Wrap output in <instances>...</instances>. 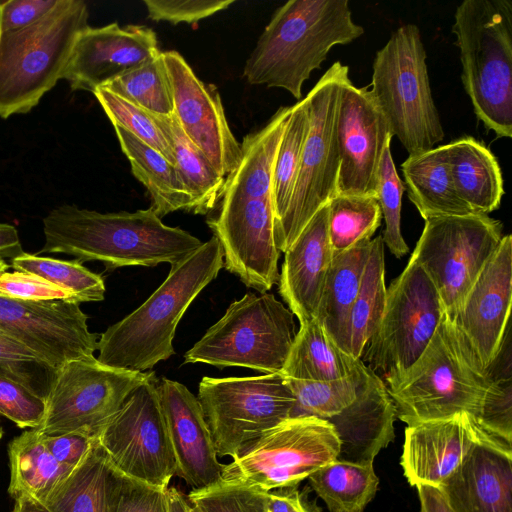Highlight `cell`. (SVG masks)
Instances as JSON below:
<instances>
[{"mask_svg": "<svg viewBox=\"0 0 512 512\" xmlns=\"http://www.w3.org/2000/svg\"><path fill=\"white\" fill-rule=\"evenodd\" d=\"M43 231L39 253H63L81 263L100 261L109 269L173 264L202 244L189 232L164 224L151 207L100 213L64 204L44 217Z\"/></svg>", "mask_w": 512, "mask_h": 512, "instance_id": "1", "label": "cell"}, {"mask_svg": "<svg viewBox=\"0 0 512 512\" xmlns=\"http://www.w3.org/2000/svg\"><path fill=\"white\" fill-rule=\"evenodd\" d=\"M364 33L348 0H290L276 9L244 66L253 85L282 88L301 100L302 87L335 45Z\"/></svg>", "mask_w": 512, "mask_h": 512, "instance_id": "2", "label": "cell"}, {"mask_svg": "<svg viewBox=\"0 0 512 512\" xmlns=\"http://www.w3.org/2000/svg\"><path fill=\"white\" fill-rule=\"evenodd\" d=\"M170 265L166 279L142 305L100 334L99 362L146 372L175 354L176 328L192 301L222 269L223 251L212 236Z\"/></svg>", "mask_w": 512, "mask_h": 512, "instance_id": "3", "label": "cell"}, {"mask_svg": "<svg viewBox=\"0 0 512 512\" xmlns=\"http://www.w3.org/2000/svg\"><path fill=\"white\" fill-rule=\"evenodd\" d=\"M458 343L444 315L421 356L403 373L382 379L396 417L409 425L466 412L479 418L493 383Z\"/></svg>", "mask_w": 512, "mask_h": 512, "instance_id": "4", "label": "cell"}, {"mask_svg": "<svg viewBox=\"0 0 512 512\" xmlns=\"http://www.w3.org/2000/svg\"><path fill=\"white\" fill-rule=\"evenodd\" d=\"M452 32L473 110L501 138L512 137V1L464 0Z\"/></svg>", "mask_w": 512, "mask_h": 512, "instance_id": "5", "label": "cell"}, {"mask_svg": "<svg viewBox=\"0 0 512 512\" xmlns=\"http://www.w3.org/2000/svg\"><path fill=\"white\" fill-rule=\"evenodd\" d=\"M88 17L85 1L58 0L36 23L0 34L1 118L30 112L62 79Z\"/></svg>", "mask_w": 512, "mask_h": 512, "instance_id": "6", "label": "cell"}, {"mask_svg": "<svg viewBox=\"0 0 512 512\" xmlns=\"http://www.w3.org/2000/svg\"><path fill=\"white\" fill-rule=\"evenodd\" d=\"M370 92L393 137L398 138L408 155L431 150L444 139L432 96L426 51L415 24L397 28L377 51Z\"/></svg>", "mask_w": 512, "mask_h": 512, "instance_id": "7", "label": "cell"}, {"mask_svg": "<svg viewBox=\"0 0 512 512\" xmlns=\"http://www.w3.org/2000/svg\"><path fill=\"white\" fill-rule=\"evenodd\" d=\"M296 333L294 314L273 294L247 293L184 354V364L281 373Z\"/></svg>", "mask_w": 512, "mask_h": 512, "instance_id": "8", "label": "cell"}, {"mask_svg": "<svg viewBox=\"0 0 512 512\" xmlns=\"http://www.w3.org/2000/svg\"><path fill=\"white\" fill-rule=\"evenodd\" d=\"M339 439L325 419L290 417L264 432L223 465L221 482L269 492L298 486L337 459Z\"/></svg>", "mask_w": 512, "mask_h": 512, "instance_id": "9", "label": "cell"}, {"mask_svg": "<svg viewBox=\"0 0 512 512\" xmlns=\"http://www.w3.org/2000/svg\"><path fill=\"white\" fill-rule=\"evenodd\" d=\"M348 66L334 62L304 97L309 129L288 208L276 225L278 250L285 253L315 213L337 194L340 159L335 119L342 81Z\"/></svg>", "mask_w": 512, "mask_h": 512, "instance_id": "10", "label": "cell"}, {"mask_svg": "<svg viewBox=\"0 0 512 512\" xmlns=\"http://www.w3.org/2000/svg\"><path fill=\"white\" fill-rule=\"evenodd\" d=\"M197 398L217 455L231 458L264 432L290 418L296 403L281 373L205 376L199 383Z\"/></svg>", "mask_w": 512, "mask_h": 512, "instance_id": "11", "label": "cell"}, {"mask_svg": "<svg viewBox=\"0 0 512 512\" xmlns=\"http://www.w3.org/2000/svg\"><path fill=\"white\" fill-rule=\"evenodd\" d=\"M444 315L435 285L411 256L387 289L383 315L362 362L381 379L403 373L425 351Z\"/></svg>", "mask_w": 512, "mask_h": 512, "instance_id": "12", "label": "cell"}, {"mask_svg": "<svg viewBox=\"0 0 512 512\" xmlns=\"http://www.w3.org/2000/svg\"><path fill=\"white\" fill-rule=\"evenodd\" d=\"M502 224L487 214L425 220L412 257L425 270L451 319L501 242Z\"/></svg>", "mask_w": 512, "mask_h": 512, "instance_id": "13", "label": "cell"}, {"mask_svg": "<svg viewBox=\"0 0 512 512\" xmlns=\"http://www.w3.org/2000/svg\"><path fill=\"white\" fill-rule=\"evenodd\" d=\"M155 376L153 371L107 366L95 356L72 360L57 370L45 399L43 421L36 429L47 435L96 438L129 395Z\"/></svg>", "mask_w": 512, "mask_h": 512, "instance_id": "14", "label": "cell"}, {"mask_svg": "<svg viewBox=\"0 0 512 512\" xmlns=\"http://www.w3.org/2000/svg\"><path fill=\"white\" fill-rule=\"evenodd\" d=\"M157 382L155 376L135 389L97 439L119 472L151 486L168 488L177 465Z\"/></svg>", "mask_w": 512, "mask_h": 512, "instance_id": "15", "label": "cell"}, {"mask_svg": "<svg viewBox=\"0 0 512 512\" xmlns=\"http://www.w3.org/2000/svg\"><path fill=\"white\" fill-rule=\"evenodd\" d=\"M9 265L0 260V272ZM80 304L67 300H23L0 294V331L26 345L55 369L93 357L100 335L90 332Z\"/></svg>", "mask_w": 512, "mask_h": 512, "instance_id": "16", "label": "cell"}, {"mask_svg": "<svg viewBox=\"0 0 512 512\" xmlns=\"http://www.w3.org/2000/svg\"><path fill=\"white\" fill-rule=\"evenodd\" d=\"M511 304L512 237L506 235L448 319L458 343L482 370L491 366L509 334Z\"/></svg>", "mask_w": 512, "mask_h": 512, "instance_id": "17", "label": "cell"}, {"mask_svg": "<svg viewBox=\"0 0 512 512\" xmlns=\"http://www.w3.org/2000/svg\"><path fill=\"white\" fill-rule=\"evenodd\" d=\"M207 224L223 251L224 267L249 288L267 292L279 279L272 197L220 203Z\"/></svg>", "mask_w": 512, "mask_h": 512, "instance_id": "18", "label": "cell"}, {"mask_svg": "<svg viewBox=\"0 0 512 512\" xmlns=\"http://www.w3.org/2000/svg\"><path fill=\"white\" fill-rule=\"evenodd\" d=\"M335 134L337 194L376 196L381 157L393 135L370 90L356 87L349 75L339 90Z\"/></svg>", "mask_w": 512, "mask_h": 512, "instance_id": "19", "label": "cell"}, {"mask_svg": "<svg viewBox=\"0 0 512 512\" xmlns=\"http://www.w3.org/2000/svg\"><path fill=\"white\" fill-rule=\"evenodd\" d=\"M163 57L172 85L173 113L183 132L227 176L241 159V145L228 125L218 90L202 82L180 53L167 51Z\"/></svg>", "mask_w": 512, "mask_h": 512, "instance_id": "20", "label": "cell"}, {"mask_svg": "<svg viewBox=\"0 0 512 512\" xmlns=\"http://www.w3.org/2000/svg\"><path fill=\"white\" fill-rule=\"evenodd\" d=\"M158 49L155 32L146 26L89 25L79 34L62 79L72 91L94 93L113 79L153 60Z\"/></svg>", "mask_w": 512, "mask_h": 512, "instance_id": "21", "label": "cell"}, {"mask_svg": "<svg viewBox=\"0 0 512 512\" xmlns=\"http://www.w3.org/2000/svg\"><path fill=\"white\" fill-rule=\"evenodd\" d=\"M494 439L498 438L485 432L466 412L409 425L401 456L404 476L412 486L437 488L476 445Z\"/></svg>", "mask_w": 512, "mask_h": 512, "instance_id": "22", "label": "cell"}, {"mask_svg": "<svg viewBox=\"0 0 512 512\" xmlns=\"http://www.w3.org/2000/svg\"><path fill=\"white\" fill-rule=\"evenodd\" d=\"M157 390L176 459V475L200 490L222 480L211 431L198 398L182 383L161 378Z\"/></svg>", "mask_w": 512, "mask_h": 512, "instance_id": "23", "label": "cell"}, {"mask_svg": "<svg viewBox=\"0 0 512 512\" xmlns=\"http://www.w3.org/2000/svg\"><path fill=\"white\" fill-rule=\"evenodd\" d=\"M452 512H512V446L476 445L437 487Z\"/></svg>", "mask_w": 512, "mask_h": 512, "instance_id": "24", "label": "cell"}, {"mask_svg": "<svg viewBox=\"0 0 512 512\" xmlns=\"http://www.w3.org/2000/svg\"><path fill=\"white\" fill-rule=\"evenodd\" d=\"M395 405L379 375L363 365L355 400L327 420L339 439L337 460L373 464L394 439Z\"/></svg>", "mask_w": 512, "mask_h": 512, "instance_id": "25", "label": "cell"}, {"mask_svg": "<svg viewBox=\"0 0 512 512\" xmlns=\"http://www.w3.org/2000/svg\"><path fill=\"white\" fill-rule=\"evenodd\" d=\"M328 205L320 208L285 251L279 293L300 324L317 317L332 261Z\"/></svg>", "mask_w": 512, "mask_h": 512, "instance_id": "26", "label": "cell"}, {"mask_svg": "<svg viewBox=\"0 0 512 512\" xmlns=\"http://www.w3.org/2000/svg\"><path fill=\"white\" fill-rule=\"evenodd\" d=\"M291 113L292 106L280 107L264 127L243 138L241 159L225 178L220 203L272 197L276 155Z\"/></svg>", "mask_w": 512, "mask_h": 512, "instance_id": "27", "label": "cell"}, {"mask_svg": "<svg viewBox=\"0 0 512 512\" xmlns=\"http://www.w3.org/2000/svg\"><path fill=\"white\" fill-rule=\"evenodd\" d=\"M401 169L408 197L424 220L476 213L455 191L448 144L408 155Z\"/></svg>", "mask_w": 512, "mask_h": 512, "instance_id": "28", "label": "cell"}, {"mask_svg": "<svg viewBox=\"0 0 512 512\" xmlns=\"http://www.w3.org/2000/svg\"><path fill=\"white\" fill-rule=\"evenodd\" d=\"M450 171L455 191L476 213L499 208L504 195L500 165L483 143L464 136L448 143Z\"/></svg>", "mask_w": 512, "mask_h": 512, "instance_id": "29", "label": "cell"}, {"mask_svg": "<svg viewBox=\"0 0 512 512\" xmlns=\"http://www.w3.org/2000/svg\"><path fill=\"white\" fill-rule=\"evenodd\" d=\"M370 246L371 239H364L332 258L317 312L316 318L327 334L348 354L350 313L360 287Z\"/></svg>", "mask_w": 512, "mask_h": 512, "instance_id": "30", "label": "cell"}, {"mask_svg": "<svg viewBox=\"0 0 512 512\" xmlns=\"http://www.w3.org/2000/svg\"><path fill=\"white\" fill-rule=\"evenodd\" d=\"M116 468L96 438L84 456L44 499L52 512H110Z\"/></svg>", "mask_w": 512, "mask_h": 512, "instance_id": "31", "label": "cell"}, {"mask_svg": "<svg viewBox=\"0 0 512 512\" xmlns=\"http://www.w3.org/2000/svg\"><path fill=\"white\" fill-rule=\"evenodd\" d=\"M113 126L131 172L148 191L150 207L157 216L162 218L178 210L191 213V200L176 167L122 127Z\"/></svg>", "mask_w": 512, "mask_h": 512, "instance_id": "32", "label": "cell"}, {"mask_svg": "<svg viewBox=\"0 0 512 512\" xmlns=\"http://www.w3.org/2000/svg\"><path fill=\"white\" fill-rule=\"evenodd\" d=\"M362 360L346 353L317 318L300 324L281 374L304 381H328L355 373Z\"/></svg>", "mask_w": 512, "mask_h": 512, "instance_id": "33", "label": "cell"}, {"mask_svg": "<svg viewBox=\"0 0 512 512\" xmlns=\"http://www.w3.org/2000/svg\"><path fill=\"white\" fill-rule=\"evenodd\" d=\"M152 115L173 150L175 167L191 200V213H209L221 198L225 177L189 140L174 113L170 116Z\"/></svg>", "mask_w": 512, "mask_h": 512, "instance_id": "34", "label": "cell"}, {"mask_svg": "<svg viewBox=\"0 0 512 512\" xmlns=\"http://www.w3.org/2000/svg\"><path fill=\"white\" fill-rule=\"evenodd\" d=\"M12 498L31 496L41 502L72 469L61 465L49 451L44 434L29 429L8 444Z\"/></svg>", "mask_w": 512, "mask_h": 512, "instance_id": "35", "label": "cell"}, {"mask_svg": "<svg viewBox=\"0 0 512 512\" xmlns=\"http://www.w3.org/2000/svg\"><path fill=\"white\" fill-rule=\"evenodd\" d=\"M307 479L330 512H363L376 495L379 483L373 464L337 459L322 466Z\"/></svg>", "mask_w": 512, "mask_h": 512, "instance_id": "36", "label": "cell"}, {"mask_svg": "<svg viewBox=\"0 0 512 512\" xmlns=\"http://www.w3.org/2000/svg\"><path fill=\"white\" fill-rule=\"evenodd\" d=\"M385 255L382 236L371 240L370 253L349 319V350L358 359L376 331L386 303Z\"/></svg>", "mask_w": 512, "mask_h": 512, "instance_id": "37", "label": "cell"}, {"mask_svg": "<svg viewBox=\"0 0 512 512\" xmlns=\"http://www.w3.org/2000/svg\"><path fill=\"white\" fill-rule=\"evenodd\" d=\"M328 205V237L332 256L371 239L381 224V208L376 196L336 194Z\"/></svg>", "mask_w": 512, "mask_h": 512, "instance_id": "38", "label": "cell"}, {"mask_svg": "<svg viewBox=\"0 0 512 512\" xmlns=\"http://www.w3.org/2000/svg\"><path fill=\"white\" fill-rule=\"evenodd\" d=\"M103 88L156 115L170 116L174 111L172 85L163 52Z\"/></svg>", "mask_w": 512, "mask_h": 512, "instance_id": "39", "label": "cell"}, {"mask_svg": "<svg viewBox=\"0 0 512 512\" xmlns=\"http://www.w3.org/2000/svg\"><path fill=\"white\" fill-rule=\"evenodd\" d=\"M308 129V110L305 99H302L292 106V113L285 126L274 164L272 197L275 227L288 208Z\"/></svg>", "mask_w": 512, "mask_h": 512, "instance_id": "40", "label": "cell"}, {"mask_svg": "<svg viewBox=\"0 0 512 512\" xmlns=\"http://www.w3.org/2000/svg\"><path fill=\"white\" fill-rule=\"evenodd\" d=\"M11 266L15 271L37 275L72 292L79 304L104 300V279L83 266L79 260L65 261L23 252L12 259Z\"/></svg>", "mask_w": 512, "mask_h": 512, "instance_id": "41", "label": "cell"}, {"mask_svg": "<svg viewBox=\"0 0 512 512\" xmlns=\"http://www.w3.org/2000/svg\"><path fill=\"white\" fill-rule=\"evenodd\" d=\"M363 365L362 362L352 375L335 380L304 381L284 377L296 400L291 417L328 419L339 414L356 398Z\"/></svg>", "mask_w": 512, "mask_h": 512, "instance_id": "42", "label": "cell"}, {"mask_svg": "<svg viewBox=\"0 0 512 512\" xmlns=\"http://www.w3.org/2000/svg\"><path fill=\"white\" fill-rule=\"evenodd\" d=\"M510 340L491 364L493 383L486 396L481 414L476 420L488 434L511 444L512 441V379Z\"/></svg>", "mask_w": 512, "mask_h": 512, "instance_id": "43", "label": "cell"}, {"mask_svg": "<svg viewBox=\"0 0 512 512\" xmlns=\"http://www.w3.org/2000/svg\"><path fill=\"white\" fill-rule=\"evenodd\" d=\"M57 369L26 345L0 331V377L10 379L46 399Z\"/></svg>", "mask_w": 512, "mask_h": 512, "instance_id": "44", "label": "cell"}, {"mask_svg": "<svg viewBox=\"0 0 512 512\" xmlns=\"http://www.w3.org/2000/svg\"><path fill=\"white\" fill-rule=\"evenodd\" d=\"M93 94L113 125L122 127L175 166L173 150L152 113L103 87Z\"/></svg>", "mask_w": 512, "mask_h": 512, "instance_id": "45", "label": "cell"}, {"mask_svg": "<svg viewBox=\"0 0 512 512\" xmlns=\"http://www.w3.org/2000/svg\"><path fill=\"white\" fill-rule=\"evenodd\" d=\"M404 190V182L400 179L392 158L390 142L386 145L381 157L376 196L382 217L385 220L383 243L397 258H401L409 252L401 233V208Z\"/></svg>", "mask_w": 512, "mask_h": 512, "instance_id": "46", "label": "cell"}, {"mask_svg": "<svg viewBox=\"0 0 512 512\" xmlns=\"http://www.w3.org/2000/svg\"><path fill=\"white\" fill-rule=\"evenodd\" d=\"M265 493L220 482L191 490L187 500L192 512H264Z\"/></svg>", "mask_w": 512, "mask_h": 512, "instance_id": "47", "label": "cell"}, {"mask_svg": "<svg viewBox=\"0 0 512 512\" xmlns=\"http://www.w3.org/2000/svg\"><path fill=\"white\" fill-rule=\"evenodd\" d=\"M167 490L127 477L116 469L110 512H169Z\"/></svg>", "mask_w": 512, "mask_h": 512, "instance_id": "48", "label": "cell"}, {"mask_svg": "<svg viewBox=\"0 0 512 512\" xmlns=\"http://www.w3.org/2000/svg\"><path fill=\"white\" fill-rule=\"evenodd\" d=\"M45 399L24 386L0 377V415L19 428H38L45 414Z\"/></svg>", "mask_w": 512, "mask_h": 512, "instance_id": "49", "label": "cell"}, {"mask_svg": "<svg viewBox=\"0 0 512 512\" xmlns=\"http://www.w3.org/2000/svg\"><path fill=\"white\" fill-rule=\"evenodd\" d=\"M148 17L153 21H167L174 25L196 23L222 10L234 0H144Z\"/></svg>", "mask_w": 512, "mask_h": 512, "instance_id": "50", "label": "cell"}, {"mask_svg": "<svg viewBox=\"0 0 512 512\" xmlns=\"http://www.w3.org/2000/svg\"><path fill=\"white\" fill-rule=\"evenodd\" d=\"M0 294L23 300H67L77 302L76 296L47 280L26 272H0Z\"/></svg>", "mask_w": 512, "mask_h": 512, "instance_id": "51", "label": "cell"}, {"mask_svg": "<svg viewBox=\"0 0 512 512\" xmlns=\"http://www.w3.org/2000/svg\"><path fill=\"white\" fill-rule=\"evenodd\" d=\"M58 0L0 1V34L24 29L43 18Z\"/></svg>", "mask_w": 512, "mask_h": 512, "instance_id": "52", "label": "cell"}, {"mask_svg": "<svg viewBox=\"0 0 512 512\" xmlns=\"http://www.w3.org/2000/svg\"><path fill=\"white\" fill-rule=\"evenodd\" d=\"M96 438L77 433L44 434L45 443L51 454L61 465L70 469L79 464Z\"/></svg>", "mask_w": 512, "mask_h": 512, "instance_id": "53", "label": "cell"}, {"mask_svg": "<svg viewBox=\"0 0 512 512\" xmlns=\"http://www.w3.org/2000/svg\"><path fill=\"white\" fill-rule=\"evenodd\" d=\"M264 512H315L304 492L297 486L265 493Z\"/></svg>", "mask_w": 512, "mask_h": 512, "instance_id": "54", "label": "cell"}, {"mask_svg": "<svg viewBox=\"0 0 512 512\" xmlns=\"http://www.w3.org/2000/svg\"><path fill=\"white\" fill-rule=\"evenodd\" d=\"M17 229L7 223H0V260L14 259L23 253Z\"/></svg>", "mask_w": 512, "mask_h": 512, "instance_id": "55", "label": "cell"}, {"mask_svg": "<svg viewBox=\"0 0 512 512\" xmlns=\"http://www.w3.org/2000/svg\"><path fill=\"white\" fill-rule=\"evenodd\" d=\"M415 487L418 491L420 512H452L438 488L421 484Z\"/></svg>", "mask_w": 512, "mask_h": 512, "instance_id": "56", "label": "cell"}, {"mask_svg": "<svg viewBox=\"0 0 512 512\" xmlns=\"http://www.w3.org/2000/svg\"><path fill=\"white\" fill-rule=\"evenodd\" d=\"M11 512H52L43 502L28 496L22 495L15 498L14 507Z\"/></svg>", "mask_w": 512, "mask_h": 512, "instance_id": "57", "label": "cell"}, {"mask_svg": "<svg viewBox=\"0 0 512 512\" xmlns=\"http://www.w3.org/2000/svg\"><path fill=\"white\" fill-rule=\"evenodd\" d=\"M169 512H192L187 498L175 487L168 488Z\"/></svg>", "mask_w": 512, "mask_h": 512, "instance_id": "58", "label": "cell"}, {"mask_svg": "<svg viewBox=\"0 0 512 512\" xmlns=\"http://www.w3.org/2000/svg\"><path fill=\"white\" fill-rule=\"evenodd\" d=\"M2 437H3V428L0 423V440L2 439Z\"/></svg>", "mask_w": 512, "mask_h": 512, "instance_id": "59", "label": "cell"}, {"mask_svg": "<svg viewBox=\"0 0 512 512\" xmlns=\"http://www.w3.org/2000/svg\"><path fill=\"white\" fill-rule=\"evenodd\" d=\"M340 512H346V511H340ZM353 512H361V511H353Z\"/></svg>", "mask_w": 512, "mask_h": 512, "instance_id": "60", "label": "cell"}]
</instances>
